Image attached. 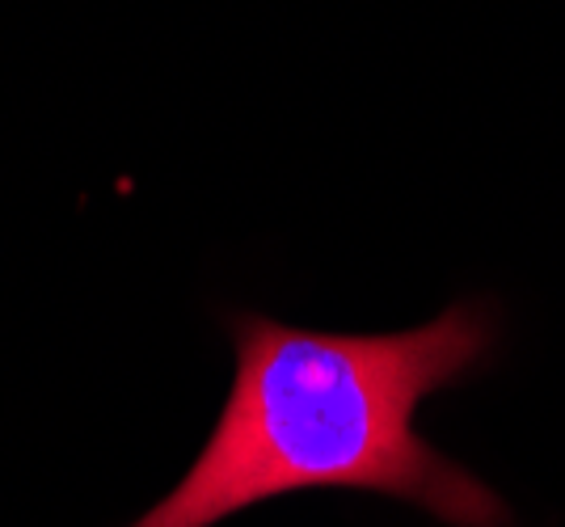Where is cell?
<instances>
[{
    "instance_id": "1",
    "label": "cell",
    "mask_w": 565,
    "mask_h": 527,
    "mask_svg": "<svg viewBox=\"0 0 565 527\" xmlns=\"http://www.w3.org/2000/svg\"><path fill=\"white\" fill-rule=\"evenodd\" d=\"M233 388L182 481L127 527H215L291 494L354 490L448 527H515L494 485L418 427L430 397L498 359L502 309L465 295L397 334H326L228 312Z\"/></svg>"
}]
</instances>
